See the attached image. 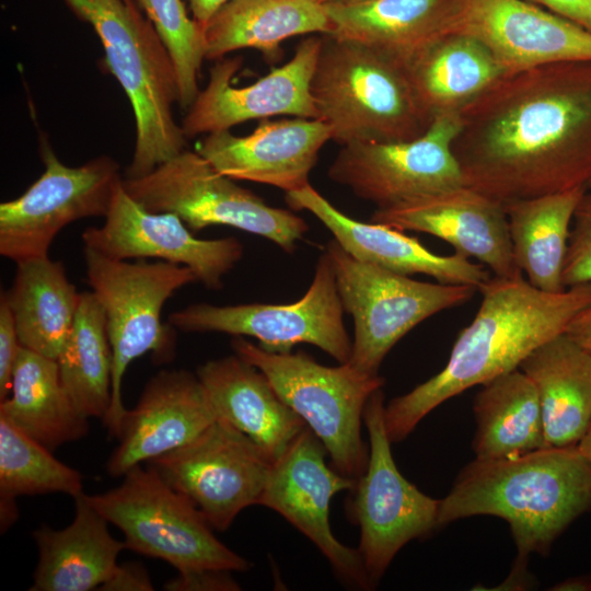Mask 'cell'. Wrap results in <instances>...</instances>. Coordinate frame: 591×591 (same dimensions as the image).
Returning <instances> with one entry per match:
<instances>
[{
  "label": "cell",
  "mask_w": 591,
  "mask_h": 591,
  "mask_svg": "<svg viewBox=\"0 0 591 591\" xmlns=\"http://www.w3.org/2000/svg\"><path fill=\"white\" fill-rule=\"evenodd\" d=\"M463 184L502 205L591 181V61L503 76L460 113Z\"/></svg>",
  "instance_id": "6da1fadb"
},
{
  "label": "cell",
  "mask_w": 591,
  "mask_h": 591,
  "mask_svg": "<svg viewBox=\"0 0 591 591\" xmlns=\"http://www.w3.org/2000/svg\"><path fill=\"white\" fill-rule=\"evenodd\" d=\"M478 290L480 305L456 337L443 369L385 405L391 442L405 439L449 398L519 369L533 350L566 333L571 321L591 305V283L551 293L533 287L523 275L494 276Z\"/></svg>",
  "instance_id": "7a4b0ae2"
},
{
  "label": "cell",
  "mask_w": 591,
  "mask_h": 591,
  "mask_svg": "<svg viewBox=\"0 0 591 591\" xmlns=\"http://www.w3.org/2000/svg\"><path fill=\"white\" fill-rule=\"evenodd\" d=\"M591 510V464L578 447H546L517 457L476 459L440 499L438 526L474 515L506 520L518 556L546 554Z\"/></svg>",
  "instance_id": "3957f363"
},
{
  "label": "cell",
  "mask_w": 591,
  "mask_h": 591,
  "mask_svg": "<svg viewBox=\"0 0 591 591\" xmlns=\"http://www.w3.org/2000/svg\"><path fill=\"white\" fill-rule=\"evenodd\" d=\"M97 34L108 70L125 91L135 116L136 140L124 178L142 177L185 150L175 120L178 83L173 60L135 0H65Z\"/></svg>",
  "instance_id": "277c9868"
},
{
  "label": "cell",
  "mask_w": 591,
  "mask_h": 591,
  "mask_svg": "<svg viewBox=\"0 0 591 591\" xmlns=\"http://www.w3.org/2000/svg\"><path fill=\"white\" fill-rule=\"evenodd\" d=\"M311 94L341 147L415 139L432 123L401 65L333 34H322Z\"/></svg>",
  "instance_id": "5b68a950"
},
{
  "label": "cell",
  "mask_w": 591,
  "mask_h": 591,
  "mask_svg": "<svg viewBox=\"0 0 591 591\" xmlns=\"http://www.w3.org/2000/svg\"><path fill=\"white\" fill-rule=\"evenodd\" d=\"M86 279L106 316L112 367V403L103 420L108 436L119 434L126 408L121 383L128 366L150 352L155 363L175 355V328L162 323L165 302L181 288L197 281L185 266L167 262L120 260L83 247Z\"/></svg>",
  "instance_id": "8992f818"
},
{
  "label": "cell",
  "mask_w": 591,
  "mask_h": 591,
  "mask_svg": "<svg viewBox=\"0 0 591 591\" xmlns=\"http://www.w3.org/2000/svg\"><path fill=\"white\" fill-rule=\"evenodd\" d=\"M231 347L260 370L303 419L323 443L333 467L357 480L369 460V447L361 437L363 412L370 396L383 387V378L350 362L323 366L303 351L270 352L243 336H234Z\"/></svg>",
  "instance_id": "52a82bcc"
},
{
  "label": "cell",
  "mask_w": 591,
  "mask_h": 591,
  "mask_svg": "<svg viewBox=\"0 0 591 591\" xmlns=\"http://www.w3.org/2000/svg\"><path fill=\"white\" fill-rule=\"evenodd\" d=\"M86 499L123 532L125 548L166 561L178 572L251 568L217 538L196 505L149 465L134 466L117 487Z\"/></svg>",
  "instance_id": "ba28073f"
},
{
  "label": "cell",
  "mask_w": 591,
  "mask_h": 591,
  "mask_svg": "<svg viewBox=\"0 0 591 591\" xmlns=\"http://www.w3.org/2000/svg\"><path fill=\"white\" fill-rule=\"evenodd\" d=\"M125 190L144 209L176 215L197 232L225 225L263 236L287 253L309 225L290 210L260 197L218 172L197 151L184 150L139 178H123Z\"/></svg>",
  "instance_id": "9c48e42d"
},
{
  "label": "cell",
  "mask_w": 591,
  "mask_h": 591,
  "mask_svg": "<svg viewBox=\"0 0 591 591\" xmlns=\"http://www.w3.org/2000/svg\"><path fill=\"white\" fill-rule=\"evenodd\" d=\"M344 312L354 321L348 362L368 374L379 368L394 345L430 316L467 302L477 288L427 282L347 253L334 239L326 244Z\"/></svg>",
  "instance_id": "30bf717a"
},
{
  "label": "cell",
  "mask_w": 591,
  "mask_h": 591,
  "mask_svg": "<svg viewBox=\"0 0 591 591\" xmlns=\"http://www.w3.org/2000/svg\"><path fill=\"white\" fill-rule=\"evenodd\" d=\"M343 314L334 269L324 251L308 291L296 302L223 306L197 303L171 313L167 323L185 333L250 336L270 352H290L298 344H311L345 363L350 359L352 340Z\"/></svg>",
  "instance_id": "8fae6325"
},
{
  "label": "cell",
  "mask_w": 591,
  "mask_h": 591,
  "mask_svg": "<svg viewBox=\"0 0 591 591\" xmlns=\"http://www.w3.org/2000/svg\"><path fill=\"white\" fill-rule=\"evenodd\" d=\"M45 170L18 198L0 204V254L15 264L48 256L54 239L80 219L107 215L123 181L109 155L68 166L46 137L39 140Z\"/></svg>",
  "instance_id": "7c38bea8"
},
{
  "label": "cell",
  "mask_w": 591,
  "mask_h": 591,
  "mask_svg": "<svg viewBox=\"0 0 591 591\" xmlns=\"http://www.w3.org/2000/svg\"><path fill=\"white\" fill-rule=\"evenodd\" d=\"M384 407V393L379 389L363 412L369 460L352 489L351 511L360 528L358 552L371 588L404 545L438 528L440 508V500L421 493L398 471L385 429Z\"/></svg>",
  "instance_id": "4fadbf2b"
},
{
  "label": "cell",
  "mask_w": 591,
  "mask_h": 591,
  "mask_svg": "<svg viewBox=\"0 0 591 591\" xmlns=\"http://www.w3.org/2000/svg\"><path fill=\"white\" fill-rule=\"evenodd\" d=\"M148 463L218 531L259 503L273 465L248 437L220 418L188 443Z\"/></svg>",
  "instance_id": "5bb4252c"
},
{
  "label": "cell",
  "mask_w": 591,
  "mask_h": 591,
  "mask_svg": "<svg viewBox=\"0 0 591 591\" xmlns=\"http://www.w3.org/2000/svg\"><path fill=\"white\" fill-rule=\"evenodd\" d=\"M459 128V114H449L415 139L343 146L327 175L376 208L464 185L452 152Z\"/></svg>",
  "instance_id": "9a60e30c"
},
{
  "label": "cell",
  "mask_w": 591,
  "mask_h": 591,
  "mask_svg": "<svg viewBox=\"0 0 591 591\" xmlns=\"http://www.w3.org/2000/svg\"><path fill=\"white\" fill-rule=\"evenodd\" d=\"M82 241L84 247L114 259L154 258L188 267L211 290L223 287V277L244 253L236 237L197 239L176 215L144 209L125 190L123 181L103 225L84 230Z\"/></svg>",
  "instance_id": "2e32d148"
},
{
  "label": "cell",
  "mask_w": 591,
  "mask_h": 591,
  "mask_svg": "<svg viewBox=\"0 0 591 591\" xmlns=\"http://www.w3.org/2000/svg\"><path fill=\"white\" fill-rule=\"evenodd\" d=\"M326 454L323 443L306 426L273 463L258 505L278 512L305 535L346 583L370 589L358 549L341 544L329 524L332 498L352 490L356 479L331 468Z\"/></svg>",
  "instance_id": "e0dca14e"
},
{
  "label": "cell",
  "mask_w": 591,
  "mask_h": 591,
  "mask_svg": "<svg viewBox=\"0 0 591 591\" xmlns=\"http://www.w3.org/2000/svg\"><path fill=\"white\" fill-rule=\"evenodd\" d=\"M473 36L507 74L591 61V32L528 0H451L441 34Z\"/></svg>",
  "instance_id": "ac0fdd59"
},
{
  "label": "cell",
  "mask_w": 591,
  "mask_h": 591,
  "mask_svg": "<svg viewBox=\"0 0 591 591\" xmlns=\"http://www.w3.org/2000/svg\"><path fill=\"white\" fill-rule=\"evenodd\" d=\"M321 45L322 35L301 40L288 62L242 88L232 85L242 59L217 60L206 88L199 91L182 121L185 137L230 130L247 120L277 115L320 118L311 81Z\"/></svg>",
  "instance_id": "d6986e66"
},
{
  "label": "cell",
  "mask_w": 591,
  "mask_h": 591,
  "mask_svg": "<svg viewBox=\"0 0 591 591\" xmlns=\"http://www.w3.org/2000/svg\"><path fill=\"white\" fill-rule=\"evenodd\" d=\"M370 221L437 236L494 276L523 275L513 259L503 205L465 185L376 208Z\"/></svg>",
  "instance_id": "ffe728a7"
},
{
  "label": "cell",
  "mask_w": 591,
  "mask_h": 591,
  "mask_svg": "<svg viewBox=\"0 0 591 591\" xmlns=\"http://www.w3.org/2000/svg\"><path fill=\"white\" fill-rule=\"evenodd\" d=\"M216 419L197 374L161 370L146 383L136 406L126 410L106 471L124 476L134 466L188 443Z\"/></svg>",
  "instance_id": "44dd1931"
},
{
  "label": "cell",
  "mask_w": 591,
  "mask_h": 591,
  "mask_svg": "<svg viewBox=\"0 0 591 591\" xmlns=\"http://www.w3.org/2000/svg\"><path fill=\"white\" fill-rule=\"evenodd\" d=\"M328 140L332 129L320 118L262 119L246 136L230 130L208 134L197 152L225 176L287 193L310 184V172Z\"/></svg>",
  "instance_id": "7402d4cb"
},
{
  "label": "cell",
  "mask_w": 591,
  "mask_h": 591,
  "mask_svg": "<svg viewBox=\"0 0 591 591\" xmlns=\"http://www.w3.org/2000/svg\"><path fill=\"white\" fill-rule=\"evenodd\" d=\"M287 205L314 215L352 257L403 274H422L439 282L478 288L490 278L484 265L454 253L439 255L398 229L374 222H361L339 211L312 187L287 192Z\"/></svg>",
  "instance_id": "603a6c76"
},
{
  "label": "cell",
  "mask_w": 591,
  "mask_h": 591,
  "mask_svg": "<svg viewBox=\"0 0 591 591\" xmlns=\"http://www.w3.org/2000/svg\"><path fill=\"white\" fill-rule=\"evenodd\" d=\"M196 374L217 418L248 437L273 463L306 427L267 376L236 354L205 362Z\"/></svg>",
  "instance_id": "cb8c5ba5"
},
{
  "label": "cell",
  "mask_w": 591,
  "mask_h": 591,
  "mask_svg": "<svg viewBox=\"0 0 591 591\" xmlns=\"http://www.w3.org/2000/svg\"><path fill=\"white\" fill-rule=\"evenodd\" d=\"M109 522L89 502L74 498V518L62 530L42 525L33 532L38 563L31 591L95 590L113 575L125 549L108 531Z\"/></svg>",
  "instance_id": "d4e9b609"
},
{
  "label": "cell",
  "mask_w": 591,
  "mask_h": 591,
  "mask_svg": "<svg viewBox=\"0 0 591 591\" xmlns=\"http://www.w3.org/2000/svg\"><path fill=\"white\" fill-rule=\"evenodd\" d=\"M404 69L431 121L438 116L459 114L507 74L486 45L459 33L437 36Z\"/></svg>",
  "instance_id": "484cf974"
},
{
  "label": "cell",
  "mask_w": 591,
  "mask_h": 591,
  "mask_svg": "<svg viewBox=\"0 0 591 591\" xmlns=\"http://www.w3.org/2000/svg\"><path fill=\"white\" fill-rule=\"evenodd\" d=\"M519 369L536 389L547 447L578 445L591 424V352L564 333L533 350Z\"/></svg>",
  "instance_id": "4316f807"
},
{
  "label": "cell",
  "mask_w": 591,
  "mask_h": 591,
  "mask_svg": "<svg viewBox=\"0 0 591 591\" xmlns=\"http://www.w3.org/2000/svg\"><path fill=\"white\" fill-rule=\"evenodd\" d=\"M451 0H336L323 2L331 34L360 43L403 68L441 34Z\"/></svg>",
  "instance_id": "83f0119b"
},
{
  "label": "cell",
  "mask_w": 591,
  "mask_h": 591,
  "mask_svg": "<svg viewBox=\"0 0 591 591\" xmlns=\"http://www.w3.org/2000/svg\"><path fill=\"white\" fill-rule=\"evenodd\" d=\"M332 31L324 3L317 0H231L204 26L205 58L219 60L253 48L275 60L283 40Z\"/></svg>",
  "instance_id": "f1b7e54d"
},
{
  "label": "cell",
  "mask_w": 591,
  "mask_h": 591,
  "mask_svg": "<svg viewBox=\"0 0 591 591\" xmlns=\"http://www.w3.org/2000/svg\"><path fill=\"white\" fill-rule=\"evenodd\" d=\"M2 294L21 345L56 360L72 328L81 296L62 262L47 256L16 264L13 282Z\"/></svg>",
  "instance_id": "f546056e"
},
{
  "label": "cell",
  "mask_w": 591,
  "mask_h": 591,
  "mask_svg": "<svg viewBox=\"0 0 591 591\" xmlns=\"http://www.w3.org/2000/svg\"><path fill=\"white\" fill-rule=\"evenodd\" d=\"M587 187L505 204L514 263L535 288L567 289L563 274L572 218Z\"/></svg>",
  "instance_id": "4dcf8cb0"
},
{
  "label": "cell",
  "mask_w": 591,
  "mask_h": 591,
  "mask_svg": "<svg viewBox=\"0 0 591 591\" xmlns=\"http://www.w3.org/2000/svg\"><path fill=\"white\" fill-rule=\"evenodd\" d=\"M0 416L53 451L86 436L89 418L69 397L55 359L21 347L10 395L0 403Z\"/></svg>",
  "instance_id": "1f68e13d"
},
{
  "label": "cell",
  "mask_w": 591,
  "mask_h": 591,
  "mask_svg": "<svg viewBox=\"0 0 591 591\" xmlns=\"http://www.w3.org/2000/svg\"><path fill=\"white\" fill-rule=\"evenodd\" d=\"M473 412L476 459L517 457L547 447L536 389L520 369L483 384Z\"/></svg>",
  "instance_id": "d6a6232c"
},
{
  "label": "cell",
  "mask_w": 591,
  "mask_h": 591,
  "mask_svg": "<svg viewBox=\"0 0 591 591\" xmlns=\"http://www.w3.org/2000/svg\"><path fill=\"white\" fill-rule=\"evenodd\" d=\"M56 361L77 409L88 418L104 420L112 403L113 357L105 312L92 291L81 292L72 328Z\"/></svg>",
  "instance_id": "836d02e7"
},
{
  "label": "cell",
  "mask_w": 591,
  "mask_h": 591,
  "mask_svg": "<svg viewBox=\"0 0 591 591\" xmlns=\"http://www.w3.org/2000/svg\"><path fill=\"white\" fill-rule=\"evenodd\" d=\"M83 494L82 475L57 460L49 449L0 416V524L7 531L18 518L15 499L24 495Z\"/></svg>",
  "instance_id": "e575fe53"
},
{
  "label": "cell",
  "mask_w": 591,
  "mask_h": 591,
  "mask_svg": "<svg viewBox=\"0 0 591 591\" xmlns=\"http://www.w3.org/2000/svg\"><path fill=\"white\" fill-rule=\"evenodd\" d=\"M166 47L177 77L178 105L188 109L199 93L205 58L204 27L187 14L182 0H136Z\"/></svg>",
  "instance_id": "d590c367"
},
{
  "label": "cell",
  "mask_w": 591,
  "mask_h": 591,
  "mask_svg": "<svg viewBox=\"0 0 591 591\" xmlns=\"http://www.w3.org/2000/svg\"><path fill=\"white\" fill-rule=\"evenodd\" d=\"M563 280L566 288L591 283V188L586 189L573 213Z\"/></svg>",
  "instance_id": "8d00e7d4"
},
{
  "label": "cell",
  "mask_w": 591,
  "mask_h": 591,
  "mask_svg": "<svg viewBox=\"0 0 591 591\" xmlns=\"http://www.w3.org/2000/svg\"><path fill=\"white\" fill-rule=\"evenodd\" d=\"M15 322L5 297H0V399L11 392L14 364L21 349Z\"/></svg>",
  "instance_id": "74e56055"
},
{
  "label": "cell",
  "mask_w": 591,
  "mask_h": 591,
  "mask_svg": "<svg viewBox=\"0 0 591 591\" xmlns=\"http://www.w3.org/2000/svg\"><path fill=\"white\" fill-rule=\"evenodd\" d=\"M231 571L199 570L178 572L170 579L164 589L167 591H236L239 583L231 577Z\"/></svg>",
  "instance_id": "f35d334b"
},
{
  "label": "cell",
  "mask_w": 591,
  "mask_h": 591,
  "mask_svg": "<svg viewBox=\"0 0 591 591\" xmlns=\"http://www.w3.org/2000/svg\"><path fill=\"white\" fill-rule=\"evenodd\" d=\"M99 590L102 591H152L154 587L146 567L140 563L117 565L113 575Z\"/></svg>",
  "instance_id": "ab89813d"
},
{
  "label": "cell",
  "mask_w": 591,
  "mask_h": 591,
  "mask_svg": "<svg viewBox=\"0 0 591 591\" xmlns=\"http://www.w3.org/2000/svg\"><path fill=\"white\" fill-rule=\"evenodd\" d=\"M591 32V0H528Z\"/></svg>",
  "instance_id": "60d3db41"
},
{
  "label": "cell",
  "mask_w": 591,
  "mask_h": 591,
  "mask_svg": "<svg viewBox=\"0 0 591 591\" xmlns=\"http://www.w3.org/2000/svg\"><path fill=\"white\" fill-rule=\"evenodd\" d=\"M566 334L591 352V305L582 310L569 324Z\"/></svg>",
  "instance_id": "b9f144b4"
},
{
  "label": "cell",
  "mask_w": 591,
  "mask_h": 591,
  "mask_svg": "<svg viewBox=\"0 0 591 591\" xmlns=\"http://www.w3.org/2000/svg\"><path fill=\"white\" fill-rule=\"evenodd\" d=\"M526 559L518 556L510 575L497 589L522 590L530 587L532 584V578L526 568Z\"/></svg>",
  "instance_id": "7bdbcfd3"
},
{
  "label": "cell",
  "mask_w": 591,
  "mask_h": 591,
  "mask_svg": "<svg viewBox=\"0 0 591 591\" xmlns=\"http://www.w3.org/2000/svg\"><path fill=\"white\" fill-rule=\"evenodd\" d=\"M193 19L202 27L231 0H187Z\"/></svg>",
  "instance_id": "ee69618b"
},
{
  "label": "cell",
  "mask_w": 591,
  "mask_h": 591,
  "mask_svg": "<svg viewBox=\"0 0 591 591\" xmlns=\"http://www.w3.org/2000/svg\"><path fill=\"white\" fill-rule=\"evenodd\" d=\"M554 591H591V575H579L566 578L555 584Z\"/></svg>",
  "instance_id": "f6af8a7d"
},
{
  "label": "cell",
  "mask_w": 591,
  "mask_h": 591,
  "mask_svg": "<svg viewBox=\"0 0 591 591\" xmlns=\"http://www.w3.org/2000/svg\"><path fill=\"white\" fill-rule=\"evenodd\" d=\"M577 447H578L579 451L581 452V454L591 464V424H590L587 432L584 433V436L582 437V439L580 440V442L578 443Z\"/></svg>",
  "instance_id": "bcb514c9"
},
{
  "label": "cell",
  "mask_w": 591,
  "mask_h": 591,
  "mask_svg": "<svg viewBox=\"0 0 591 591\" xmlns=\"http://www.w3.org/2000/svg\"><path fill=\"white\" fill-rule=\"evenodd\" d=\"M320 2H328V1H336V0H317Z\"/></svg>",
  "instance_id": "7dc6e473"
},
{
  "label": "cell",
  "mask_w": 591,
  "mask_h": 591,
  "mask_svg": "<svg viewBox=\"0 0 591 591\" xmlns=\"http://www.w3.org/2000/svg\"><path fill=\"white\" fill-rule=\"evenodd\" d=\"M588 188H591V181H590V183L588 184Z\"/></svg>",
  "instance_id": "c3c4849f"
}]
</instances>
